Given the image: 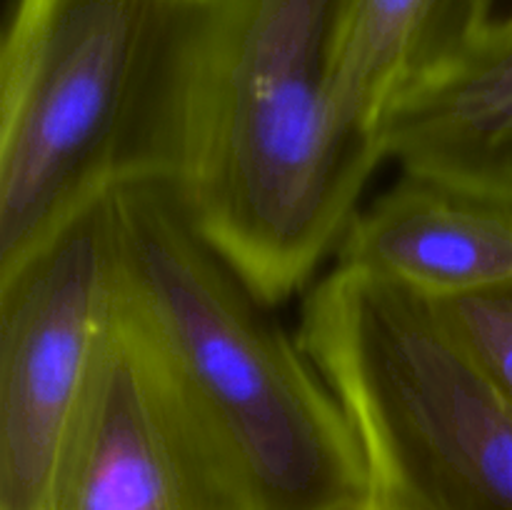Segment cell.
<instances>
[{
	"label": "cell",
	"instance_id": "cell-1",
	"mask_svg": "<svg viewBox=\"0 0 512 510\" xmlns=\"http://www.w3.org/2000/svg\"><path fill=\"white\" fill-rule=\"evenodd\" d=\"M343 0H198L178 185L273 305L335 253L383 145L335 75Z\"/></svg>",
	"mask_w": 512,
	"mask_h": 510
},
{
	"label": "cell",
	"instance_id": "cell-9",
	"mask_svg": "<svg viewBox=\"0 0 512 510\" xmlns=\"http://www.w3.org/2000/svg\"><path fill=\"white\" fill-rule=\"evenodd\" d=\"M435 305L512 400V283Z\"/></svg>",
	"mask_w": 512,
	"mask_h": 510
},
{
	"label": "cell",
	"instance_id": "cell-2",
	"mask_svg": "<svg viewBox=\"0 0 512 510\" xmlns=\"http://www.w3.org/2000/svg\"><path fill=\"white\" fill-rule=\"evenodd\" d=\"M108 215L115 313L208 430L248 510H373L363 445L338 395L180 185H125Z\"/></svg>",
	"mask_w": 512,
	"mask_h": 510
},
{
	"label": "cell",
	"instance_id": "cell-5",
	"mask_svg": "<svg viewBox=\"0 0 512 510\" xmlns=\"http://www.w3.org/2000/svg\"><path fill=\"white\" fill-rule=\"evenodd\" d=\"M113 315L108 198L0 275V510H48Z\"/></svg>",
	"mask_w": 512,
	"mask_h": 510
},
{
	"label": "cell",
	"instance_id": "cell-10",
	"mask_svg": "<svg viewBox=\"0 0 512 510\" xmlns=\"http://www.w3.org/2000/svg\"><path fill=\"white\" fill-rule=\"evenodd\" d=\"M495 3L498 0H443L428 68H433L435 63L445 60L475 35L483 33L493 20Z\"/></svg>",
	"mask_w": 512,
	"mask_h": 510
},
{
	"label": "cell",
	"instance_id": "cell-4",
	"mask_svg": "<svg viewBox=\"0 0 512 510\" xmlns=\"http://www.w3.org/2000/svg\"><path fill=\"white\" fill-rule=\"evenodd\" d=\"M300 340L358 433L373 510H512V400L433 300L335 265Z\"/></svg>",
	"mask_w": 512,
	"mask_h": 510
},
{
	"label": "cell",
	"instance_id": "cell-8",
	"mask_svg": "<svg viewBox=\"0 0 512 510\" xmlns=\"http://www.w3.org/2000/svg\"><path fill=\"white\" fill-rule=\"evenodd\" d=\"M443 0H343L335 75L355 123L380 140L393 100L430 63Z\"/></svg>",
	"mask_w": 512,
	"mask_h": 510
},
{
	"label": "cell",
	"instance_id": "cell-11",
	"mask_svg": "<svg viewBox=\"0 0 512 510\" xmlns=\"http://www.w3.org/2000/svg\"><path fill=\"white\" fill-rule=\"evenodd\" d=\"M490 28H512V0H498L495 3L493 20H490V25L485 30Z\"/></svg>",
	"mask_w": 512,
	"mask_h": 510
},
{
	"label": "cell",
	"instance_id": "cell-3",
	"mask_svg": "<svg viewBox=\"0 0 512 510\" xmlns=\"http://www.w3.org/2000/svg\"><path fill=\"white\" fill-rule=\"evenodd\" d=\"M183 0H18L0 63V275L125 185L183 168Z\"/></svg>",
	"mask_w": 512,
	"mask_h": 510
},
{
	"label": "cell",
	"instance_id": "cell-12",
	"mask_svg": "<svg viewBox=\"0 0 512 510\" xmlns=\"http://www.w3.org/2000/svg\"><path fill=\"white\" fill-rule=\"evenodd\" d=\"M183 3H198V0H183Z\"/></svg>",
	"mask_w": 512,
	"mask_h": 510
},
{
	"label": "cell",
	"instance_id": "cell-6",
	"mask_svg": "<svg viewBox=\"0 0 512 510\" xmlns=\"http://www.w3.org/2000/svg\"><path fill=\"white\" fill-rule=\"evenodd\" d=\"M48 510H248L218 445L118 313L60 453Z\"/></svg>",
	"mask_w": 512,
	"mask_h": 510
},
{
	"label": "cell",
	"instance_id": "cell-7",
	"mask_svg": "<svg viewBox=\"0 0 512 510\" xmlns=\"http://www.w3.org/2000/svg\"><path fill=\"white\" fill-rule=\"evenodd\" d=\"M385 160L405 173L512 200V28H490L393 100Z\"/></svg>",
	"mask_w": 512,
	"mask_h": 510
}]
</instances>
